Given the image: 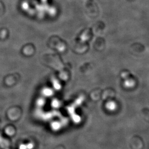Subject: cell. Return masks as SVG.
Listing matches in <instances>:
<instances>
[{"instance_id":"7a4b0ae2","label":"cell","mask_w":149,"mask_h":149,"mask_svg":"<svg viewBox=\"0 0 149 149\" xmlns=\"http://www.w3.org/2000/svg\"><path fill=\"white\" fill-rule=\"evenodd\" d=\"M124 85L127 88H130L134 86V82L133 80H127L124 82Z\"/></svg>"},{"instance_id":"3957f363","label":"cell","mask_w":149,"mask_h":149,"mask_svg":"<svg viewBox=\"0 0 149 149\" xmlns=\"http://www.w3.org/2000/svg\"><path fill=\"white\" fill-rule=\"evenodd\" d=\"M53 106L55 107H58L59 105V103L57 101H55L54 102V103H53Z\"/></svg>"},{"instance_id":"6da1fadb","label":"cell","mask_w":149,"mask_h":149,"mask_svg":"<svg viewBox=\"0 0 149 149\" xmlns=\"http://www.w3.org/2000/svg\"><path fill=\"white\" fill-rule=\"evenodd\" d=\"M106 107L108 110L113 111L116 109L117 105L116 103L113 101H109L106 105Z\"/></svg>"}]
</instances>
